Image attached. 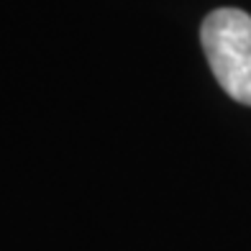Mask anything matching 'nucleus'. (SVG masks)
Returning <instances> with one entry per match:
<instances>
[{"mask_svg": "<svg viewBox=\"0 0 251 251\" xmlns=\"http://www.w3.org/2000/svg\"><path fill=\"white\" fill-rule=\"evenodd\" d=\"M200 41L218 85L251 105V16L238 8L213 10L202 21Z\"/></svg>", "mask_w": 251, "mask_h": 251, "instance_id": "nucleus-1", "label": "nucleus"}]
</instances>
